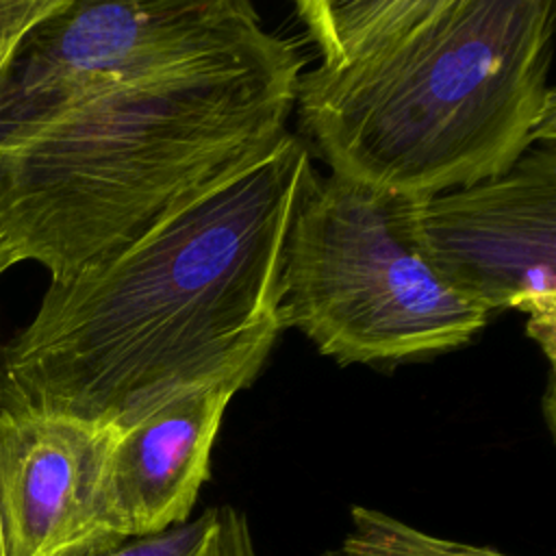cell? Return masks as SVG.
I'll use <instances>...</instances> for the list:
<instances>
[{"mask_svg":"<svg viewBox=\"0 0 556 556\" xmlns=\"http://www.w3.org/2000/svg\"><path fill=\"white\" fill-rule=\"evenodd\" d=\"M313 172L287 130L50 282L0 350V402L122 428L189 387H248L282 332V248Z\"/></svg>","mask_w":556,"mask_h":556,"instance_id":"obj_1","label":"cell"},{"mask_svg":"<svg viewBox=\"0 0 556 556\" xmlns=\"http://www.w3.org/2000/svg\"><path fill=\"white\" fill-rule=\"evenodd\" d=\"M300 128L332 174L430 198L556 139L552 0H300Z\"/></svg>","mask_w":556,"mask_h":556,"instance_id":"obj_2","label":"cell"},{"mask_svg":"<svg viewBox=\"0 0 556 556\" xmlns=\"http://www.w3.org/2000/svg\"><path fill=\"white\" fill-rule=\"evenodd\" d=\"M304 67L265 30L74 102L0 150V241L76 274L285 135Z\"/></svg>","mask_w":556,"mask_h":556,"instance_id":"obj_3","label":"cell"},{"mask_svg":"<svg viewBox=\"0 0 556 556\" xmlns=\"http://www.w3.org/2000/svg\"><path fill=\"white\" fill-rule=\"evenodd\" d=\"M417 200L313 172L282 248V330L339 363H393L471 341L489 313L428 258Z\"/></svg>","mask_w":556,"mask_h":556,"instance_id":"obj_4","label":"cell"},{"mask_svg":"<svg viewBox=\"0 0 556 556\" xmlns=\"http://www.w3.org/2000/svg\"><path fill=\"white\" fill-rule=\"evenodd\" d=\"M265 30L248 0H63L0 76V150L96 91Z\"/></svg>","mask_w":556,"mask_h":556,"instance_id":"obj_5","label":"cell"},{"mask_svg":"<svg viewBox=\"0 0 556 556\" xmlns=\"http://www.w3.org/2000/svg\"><path fill=\"white\" fill-rule=\"evenodd\" d=\"M556 139L500 176L419 198L417 232L445 280L486 313L517 308L554 363Z\"/></svg>","mask_w":556,"mask_h":556,"instance_id":"obj_6","label":"cell"},{"mask_svg":"<svg viewBox=\"0 0 556 556\" xmlns=\"http://www.w3.org/2000/svg\"><path fill=\"white\" fill-rule=\"evenodd\" d=\"M117 426L28 402H0L4 556H91L122 543L109 463Z\"/></svg>","mask_w":556,"mask_h":556,"instance_id":"obj_7","label":"cell"},{"mask_svg":"<svg viewBox=\"0 0 556 556\" xmlns=\"http://www.w3.org/2000/svg\"><path fill=\"white\" fill-rule=\"evenodd\" d=\"M241 380L182 389L117 428L109 495L122 541L185 523L211 476V452Z\"/></svg>","mask_w":556,"mask_h":556,"instance_id":"obj_8","label":"cell"},{"mask_svg":"<svg viewBox=\"0 0 556 556\" xmlns=\"http://www.w3.org/2000/svg\"><path fill=\"white\" fill-rule=\"evenodd\" d=\"M91 556H258L243 510L219 504L159 534L126 539Z\"/></svg>","mask_w":556,"mask_h":556,"instance_id":"obj_9","label":"cell"},{"mask_svg":"<svg viewBox=\"0 0 556 556\" xmlns=\"http://www.w3.org/2000/svg\"><path fill=\"white\" fill-rule=\"evenodd\" d=\"M337 552L341 556H510L495 547L430 534L367 506L350 510V530Z\"/></svg>","mask_w":556,"mask_h":556,"instance_id":"obj_10","label":"cell"},{"mask_svg":"<svg viewBox=\"0 0 556 556\" xmlns=\"http://www.w3.org/2000/svg\"><path fill=\"white\" fill-rule=\"evenodd\" d=\"M63 0H0V76L28 30Z\"/></svg>","mask_w":556,"mask_h":556,"instance_id":"obj_11","label":"cell"},{"mask_svg":"<svg viewBox=\"0 0 556 556\" xmlns=\"http://www.w3.org/2000/svg\"><path fill=\"white\" fill-rule=\"evenodd\" d=\"M13 265H17V261H15L13 254L7 250V245L0 241V276H2L9 267H13Z\"/></svg>","mask_w":556,"mask_h":556,"instance_id":"obj_12","label":"cell"},{"mask_svg":"<svg viewBox=\"0 0 556 556\" xmlns=\"http://www.w3.org/2000/svg\"><path fill=\"white\" fill-rule=\"evenodd\" d=\"M321 556H341L337 549H328V552H324Z\"/></svg>","mask_w":556,"mask_h":556,"instance_id":"obj_13","label":"cell"},{"mask_svg":"<svg viewBox=\"0 0 556 556\" xmlns=\"http://www.w3.org/2000/svg\"><path fill=\"white\" fill-rule=\"evenodd\" d=\"M0 556H4V549H2V534H0Z\"/></svg>","mask_w":556,"mask_h":556,"instance_id":"obj_14","label":"cell"}]
</instances>
